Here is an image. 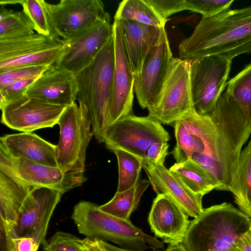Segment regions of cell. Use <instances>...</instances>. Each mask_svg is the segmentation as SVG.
Instances as JSON below:
<instances>
[{
    "label": "cell",
    "mask_w": 251,
    "mask_h": 251,
    "mask_svg": "<svg viewBox=\"0 0 251 251\" xmlns=\"http://www.w3.org/2000/svg\"><path fill=\"white\" fill-rule=\"evenodd\" d=\"M66 107L24 95L1 109V122L11 129L32 132L57 124Z\"/></svg>",
    "instance_id": "cell-13"
},
{
    "label": "cell",
    "mask_w": 251,
    "mask_h": 251,
    "mask_svg": "<svg viewBox=\"0 0 251 251\" xmlns=\"http://www.w3.org/2000/svg\"><path fill=\"white\" fill-rule=\"evenodd\" d=\"M47 3L43 0H21L19 1V4L22 6V11L30 22L36 33L50 37H58L52 27Z\"/></svg>",
    "instance_id": "cell-31"
},
{
    "label": "cell",
    "mask_w": 251,
    "mask_h": 251,
    "mask_svg": "<svg viewBox=\"0 0 251 251\" xmlns=\"http://www.w3.org/2000/svg\"><path fill=\"white\" fill-rule=\"evenodd\" d=\"M114 19L126 20L162 28L167 21L163 19L147 0H124L119 3Z\"/></svg>",
    "instance_id": "cell-27"
},
{
    "label": "cell",
    "mask_w": 251,
    "mask_h": 251,
    "mask_svg": "<svg viewBox=\"0 0 251 251\" xmlns=\"http://www.w3.org/2000/svg\"><path fill=\"white\" fill-rule=\"evenodd\" d=\"M170 140L169 133L159 122L148 116L131 114L107 128L104 143L112 151H127L144 164H164Z\"/></svg>",
    "instance_id": "cell-6"
},
{
    "label": "cell",
    "mask_w": 251,
    "mask_h": 251,
    "mask_svg": "<svg viewBox=\"0 0 251 251\" xmlns=\"http://www.w3.org/2000/svg\"><path fill=\"white\" fill-rule=\"evenodd\" d=\"M118 164L119 180L116 192H122L135 185L140 179L143 162L139 158L127 151L115 150Z\"/></svg>",
    "instance_id": "cell-30"
},
{
    "label": "cell",
    "mask_w": 251,
    "mask_h": 251,
    "mask_svg": "<svg viewBox=\"0 0 251 251\" xmlns=\"http://www.w3.org/2000/svg\"><path fill=\"white\" fill-rule=\"evenodd\" d=\"M55 35L66 40L90 26L105 13L100 0H61L47 3Z\"/></svg>",
    "instance_id": "cell-15"
},
{
    "label": "cell",
    "mask_w": 251,
    "mask_h": 251,
    "mask_svg": "<svg viewBox=\"0 0 251 251\" xmlns=\"http://www.w3.org/2000/svg\"><path fill=\"white\" fill-rule=\"evenodd\" d=\"M147 1L166 21L171 15L187 10L186 0H147Z\"/></svg>",
    "instance_id": "cell-37"
},
{
    "label": "cell",
    "mask_w": 251,
    "mask_h": 251,
    "mask_svg": "<svg viewBox=\"0 0 251 251\" xmlns=\"http://www.w3.org/2000/svg\"><path fill=\"white\" fill-rule=\"evenodd\" d=\"M0 147L14 158L58 167L55 155L56 145L34 133L22 132L2 136Z\"/></svg>",
    "instance_id": "cell-20"
},
{
    "label": "cell",
    "mask_w": 251,
    "mask_h": 251,
    "mask_svg": "<svg viewBox=\"0 0 251 251\" xmlns=\"http://www.w3.org/2000/svg\"><path fill=\"white\" fill-rule=\"evenodd\" d=\"M10 226L0 219V251H12V239Z\"/></svg>",
    "instance_id": "cell-39"
},
{
    "label": "cell",
    "mask_w": 251,
    "mask_h": 251,
    "mask_svg": "<svg viewBox=\"0 0 251 251\" xmlns=\"http://www.w3.org/2000/svg\"><path fill=\"white\" fill-rule=\"evenodd\" d=\"M62 50L63 43L53 48L0 61V70L22 66L50 67L56 62L62 53Z\"/></svg>",
    "instance_id": "cell-32"
},
{
    "label": "cell",
    "mask_w": 251,
    "mask_h": 251,
    "mask_svg": "<svg viewBox=\"0 0 251 251\" xmlns=\"http://www.w3.org/2000/svg\"><path fill=\"white\" fill-rule=\"evenodd\" d=\"M234 0H186L187 10L198 13L203 18L216 15L230 9Z\"/></svg>",
    "instance_id": "cell-35"
},
{
    "label": "cell",
    "mask_w": 251,
    "mask_h": 251,
    "mask_svg": "<svg viewBox=\"0 0 251 251\" xmlns=\"http://www.w3.org/2000/svg\"><path fill=\"white\" fill-rule=\"evenodd\" d=\"M172 58L164 27L158 42L146 55L140 74L135 77L134 91L142 108H147L157 95Z\"/></svg>",
    "instance_id": "cell-16"
},
{
    "label": "cell",
    "mask_w": 251,
    "mask_h": 251,
    "mask_svg": "<svg viewBox=\"0 0 251 251\" xmlns=\"http://www.w3.org/2000/svg\"><path fill=\"white\" fill-rule=\"evenodd\" d=\"M34 188L0 171V219L9 226L15 223L24 201Z\"/></svg>",
    "instance_id": "cell-22"
},
{
    "label": "cell",
    "mask_w": 251,
    "mask_h": 251,
    "mask_svg": "<svg viewBox=\"0 0 251 251\" xmlns=\"http://www.w3.org/2000/svg\"><path fill=\"white\" fill-rule=\"evenodd\" d=\"M107 12L72 37L63 40L62 53L53 65L76 75L90 65L113 36Z\"/></svg>",
    "instance_id": "cell-10"
},
{
    "label": "cell",
    "mask_w": 251,
    "mask_h": 251,
    "mask_svg": "<svg viewBox=\"0 0 251 251\" xmlns=\"http://www.w3.org/2000/svg\"><path fill=\"white\" fill-rule=\"evenodd\" d=\"M226 251H241L235 245Z\"/></svg>",
    "instance_id": "cell-44"
},
{
    "label": "cell",
    "mask_w": 251,
    "mask_h": 251,
    "mask_svg": "<svg viewBox=\"0 0 251 251\" xmlns=\"http://www.w3.org/2000/svg\"><path fill=\"white\" fill-rule=\"evenodd\" d=\"M228 191L240 210L251 218V141L240 153L236 175Z\"/></svg>",
    "instance_id": "cell-24"
},
{
    "label": "cell",
    "mask_w": 251,
    "mask_h": 251,
    "mask_svg": "<svg viewBox=\"0 0 251 251\" xmlns=\"http://www.w3.org/2000/svg\"><path fill=\"white\" fill-rule=\"evenodd\" d=\"M169 170L196 194L204 196L213 189L218 190L217 184L208 174L192 160L176 162Z\"/></svg>",
    "instance_id": "cell-26"
},
{
    "label": "cell",
    "mask_w": 251,
    "mask_h": 251,
    "mask_svg": "<svg viewBox=\"0 0 251 251\" xmlns=\"http://www.w3.org/2000/svg\"><path fill=\"white\" fill-rule=\"evenodd\" d=\"M0 171L27 185L51 189L62 195L81 186L87 180L84 171L64 172L58 167L15 159L1 147Z\"/></svg>",
    "instance_id": "cell-11"
},
{
    "label": "cell",
    "mask_w": 251,
    "mask_h": 251,
    "mask_svg": "<svg viewBox=\"0 0 251 251\" xmlns=\"http://www.w3.org/2000/svg\"><path fill=\"white\" fill-rule=\"evenodd\" d=\"M172 126L176 145L171 153L176 162L192 160L216 177L237 166L245 137L234 119L232 100L226 91L210 114L200 115L194 109Z\"/></svg>",
    "instance_id": "cell-1"
},
{
    "label": "cell",
    "mask_w": 251,
    "mask_h": 251,
    "mask_svg": "<svg viewBox=\"0 0 251 251\" xmlns=\"http://www.w3.org/2000/svg\"><path fill=\"white\" fill-rule=\"evenodd\" d=\"M143 168L157 194L162 193L165 195L188 216L195 219L202 213L203 196L191 190L163 163L144 164Z\"/></svg>",
    "instance_id": "cell-17"
},
{
    "label": "cell",
    "mask_w": 251,
    "mask_h": 251,
    "mask_svg": "<svg viewBox=\"0 0 251 251\" xmlns=\"http://www.w3.org/2000/svg\"><path fill=\"white\" fill-rule=\"evenodd\" d=\"M35 79L15 82L5 87L0 88V109L9 103L24 95L27 88Z\"/></svg>",
    "instance_id": "cell-36"
},
{
    "label": "cell",
    "mask_w": 251,
    "mask_h": 251,
    "mask_svg": "<svg viewBox=\"0 0 251 251\" xmlns=\"http://www.w3.org/2000/svg\"><path fill=\"white\" fill-rule=\"evenodd\" d=\"M191 60L172 59L161 87L147 106L148 116L161 124L172 125L195 109L191 90Z\"/></svg>",
    "instance_id": "cell-7"
},
{
    "label": "cell",
    "mask_w": 251,
    "mask_h": 251,
    "mask_svg": "<svg viewBox=\"0 0 251 251\" xmlns=\"http://www.w3.org/2000/svg\"></svg>",
    "instance_id": "cell-45"
},
{
    "label": "cell",
    "mask_w": 251,
    "mask_h": 251,
    "mask_svg": "<svg viewBox=\"0 0 251 251\" xmlns=\"http://www.w3.org/2000/svg\"><path fill=\"white\" fill-rule=\"evenodd\" d=\"M57 125L60 128L55 151L58 167L64 172H85L86 150L94 135L86 107L75 102L67 106Z\"/></svg>",
    "instance_id": "cell-8"
},
{
    "label": "cell",
    "mask_w": 251,
    "mask_h": 251,
    "mask_svg": "<svg viewBox=\"0 0 251 251\" xmlns=\"http://www.w3.org/2000/svg\"><path fill=\"white\" fill-rule=\"evenodd\" d=\"M58 37L37 33L19 37L0 40V61L25 56L62 44Z\"/></svg>",
    "instance_id": "cell-23"
},
{
    "label": "cell",
    "mask_w": 251,
    "mask_h": 251,
    "mask_svg": "<svg viewBox=\"0 0 251 251\" xmlns=\"http://www.w3.org/2000/svg\"><path fill=\"white\" fill-rule=\"evenodd\" d=\"M232 60L212 55L191 60V90L194 106L202 115L210 114L227 86Z\"/></svg>",
    "instance_id": "cell-9"
},
{
    "label": "cell",
    "mask_w": 251,
    "mask_h": 251,
    "mask_svg": "<svg viewBox=\"0 0 251 251\" xmlns=\"http://www.w3.org/2000/svg\"><path fill=\"white\" fill-rule=\"evenodd\" d=\"M112 25L115 63L107 127L120 119L132 114L135 81L119 22L114 19Z\"/></svg>",
    "instance_id": "cell-14"
},
{
    "label": "cell",
    "mask_w": 251,
    "mask_h": 251,
    "mask_svg": "<svg viewBox=\"0 0 251 251\" xmlns=\"http://www.w3.org/2000/svg\"><path fill=\"white\" fill-rule=\"evenodd\" d=\"M235 245L241 251H251V228L239 238Z\"/></svg>",
    "instance_id": "cell-40"
},
{
    "label": "cell",
    "mask_w": 251,
    "mask_h": 251,
    "mask_svg": "<svg viewBox=\"0 0 251 251\" xmlns=\"http://www.w3.org/2000/svg\"><path fill=\"white\" fill-rule=\"evenodd\" d=\"M150 183L149 180L140 179L130 189L116 192L110 201L100 205V209L116 217L129 221L131 213L138 207L141 197Z\"/></svg>",
    "instance_id": "cell-25"
},
{
    "label": "cell",
    "mask_w": 251,
    "mask_h": 251,
    "mask_svg": "<svg viewBox=\"0 0 251 251\" xmlns=\"http://www.w3.org/2000/svg\"><path fill=\"white\" fill-rule=\"evenodd\" d=\"M251 226V218L226 202L204 208L191 221L182 244L186 251H226Z\"/></svg>",
    "instance_id": "cell-3"
},
{
    "label": "cell",
    "mask_w": 251,
    "mask_h": 251,
    "mask_svg": "<svg viewBox=\"0 0 251 251\" xmlns=\"http://www.w3.org/2000/svg\"><path fill=\"white\" fill-rule=\"evenodd\" d=\"M117 20L121 27L125 48L136 77L141 72L146 55L158 42L162 27L130 20Z\"/></svg>",
    "instance_id": "cell-21"
},
{
    "label": "cell",
    "mask_w": 251,
    "mask_h": 251,
    "mask_svg": "<svg viewBox=\"0 0 251 251\" xmlns=\"http://www.w3.org/2000/svg\"><path fill=\"white\" fill-rule=\"evenodd\" d=\"M49 67L47 66H22L0 70V88L5 87L15 82L35 79Z\"/></svg>",
    "instance_id": "cell-34"
},
{
    "label": "cell",
    "mask_w": 251,
    "mask_h": 251,
    "mask_svg": "<svg viewBox=\"0 0 251 251\" xmlns=\"http://www.w3.org/2000/svg\"><path fill=\"white\" fill-rule=\"evenodd\" d=\"M42 245L43 251H87L82 239L63 231L56 232Z\"/></svg>",
    "instance_id": "cell-33"
},
{
    "label": "cell",
    "mask_w": 251,
    "mask_h": 251,
    "mask_svg": "<svg viewBox=\"0 0 251 251\" xmlns=\"http://www.w3.org/2000/svg\"><path fill=\"white\" fill-rule=\"evenodd\" d=\"M226 87V91L251 123V63L227 81Z\"/></svg>",
    "instance_id": "cell-28"
},
{
    "label": "cell",
    "mask_w": 251,
    "mask_h": 251,
    "mask_svg": "<svg viewBox=\"0 0 251 251\" xmlns=\"http://www.w3.org/2000/svg\"><path fill=\"white\" fill-rule=\"evenodd\" d=\"M12 251H37L40 245L30 237L12 239Z\"/></svg>",
    "instance_id": "cell-38"
},
{
    "label": "cell",
    "mask_w": 251,
    "mask_h": 251,
    "mask_svg": "<svg viewBox=\"0 0 251 251\" xmlns=\"http://www.w3.org/2000/svg\"><path fill=\"white\" fill-rule=\"evenodd\" d=\"M98 244L103 251H133L113 246L107 242L98 241Z\"/></svg>",
    "instance_id": "cell-42"
},
{
    "label": "cell",
    "mask_w": 251,
    "mask_h": 251,
    "mask_svg": "<svg viewBox=\"0 0 251 251\" xmlns=\"http://www.w3.org/2000/svg\"><path fill=\"white\" fill-rule=\"evenodd\" d=\"M165 251H186L181 243L178 245H169Z\"/></svg>",
    "instance_id": "cell-43"
},
{
    "label": "cell",
    "mask_w": 251,
    "mask_h": 251,
    "mask_svg": "<svg viewBox=\"0 0 251 251\" xmlns=\"http://www.w3.org/2000/svg\"><path fill=\"white\" fill-rule=\"evenodd\" d=\"M115 63L113 37L92 63L76 75V100L86 107L97 140L104 143L113 89Z\"/></svg>",
    "instance_id": "cell-4"
},
{
    "label": "cell",
    "mask_w": 251,
    "mask_h": 251,
    "mask_svg": "<svg viewBox=\"0 0 251 251\" xmlns=\"http://www.w3.org/2000/svg\"><path fill=\"white\" fill-rule=\"evenodd\" d=\"M62 196L60 192L51 189L34 188L24 201L16 222L10 226L12 238L30 237L39 245L42 244Z\"/></svg>",
    "instance_id": "cell-12"
},
{
    "label": "cell",
    "mask_w": 251,
    "mask_h": 251,
    "mask_svg": "<svg viewBox=\"0 0 251 251\" xmlns=\"http://www.w3.org/2000/svg\"><path fill=\"white\" fill-rule=\"evenodd\" d=\"M35 33L25 13L1 7L0 10V40L14 38Z\"/></svg>",
    "instance_id": "cell-29"
},
{
    "label": "cell",
    "mask_w": 251,
    "mask_h": 251,
    "mask_svg": "<svg viewBox=\"0 0 251 251\" xmlns=\"http://www.w3.org/2000/svg\"><path fill=\"white\" fill-rule=\"evenodd\" d=\"M99 206L81 201L74 206L71 218L78 232L86 238L112 242L123 249L133 251H156L164 248L162 242L134 226L130 220L106 213Z\"/></svg>",
    "instance_id": "cell-5"
},
{
    "label": "cell",
    "mask_w": 251,
    "mask_h": 251,
    "mask_svg": "<svg viewBox=\"0 0 251 251\" xmlns=\"http://www.w3.org/2000/svg\"><path fill=\"white\" fill-rule=\"evenodd\" d=\"M78 91L76 75L52 65L34 80L24 95L68 106L75 102Z\"/></svg>",
    "instance_id": "cell-19"
},
{
    "label": "cell",
    "mask_w": 251,
    "mask_h": 251,
    "mask_svg": "<svg viewBox=\"0 0 251 251\" xmlns=\"http://www.w3.org/2000/svg\"><path fill=\"white\" fill-rule=\"evenodd\" d=\"M191 221L174 202L162 193L154 199L149 214L151 229L169 245L182 243Z\"/></svg>",
    "instance_id": "cell-18"
},
{
    "label": "cell",
    "mask_w": 251,
    "mask_h": 251,
    "mask_svg": "<svg viewBox=\"0 0 251 251\" xmlns=\"http://www.w3.org/2000/svg\"><path fill=\"white\" fill-rule=\"evenodd\" d=\"M179 58L193 60L217 55L233 59L251 54V6L202 17L178 46Z\"/></svg>",
    "instance_id": "cell-2"
},
{
    "label": "cell",
    "mask_w": 251,
    "mask_h": 251,
    "mask_svg": "<svg viewBox=\"0 0 251 251\" xmlns=\"http://www.w3.org/2000/svg\"><path fill=\"white\" fill-rule=\"evenodd\" d=\"M82 240L87 251H103L99 245L98 241L90 240L87 238Z\"/></svg>",
    "instance_id": "cell-41"
}]
</instances>
